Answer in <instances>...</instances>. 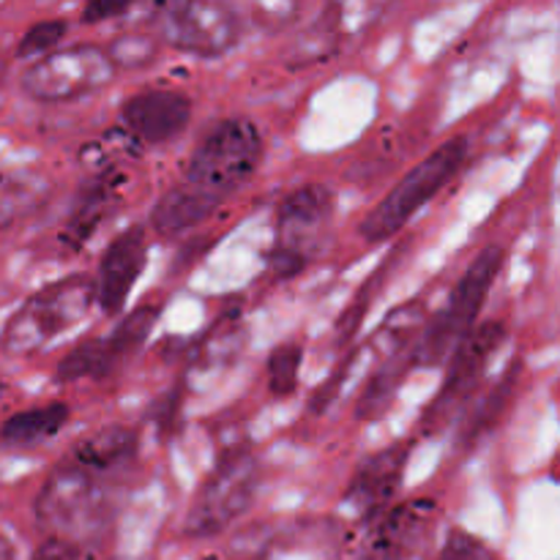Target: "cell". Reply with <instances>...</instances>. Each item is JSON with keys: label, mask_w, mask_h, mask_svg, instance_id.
<instances>
[{"label": "cell", "mask_w": 560, "mask_h": 560, "mask_svg": "<svg viewBox=\"0 0 560 560\" xmlns=\"http://www.w3.org/2000/svg\"><path fill=\"white\" fill-rule=\"evenodd\" d=\"M503 268V249L501 246H487L474 257L463 277L448 293L446 304L441 306L435 317L424 326L419 342L413 348V366L427 370L438 366L457 353L459 345L476 331L481 310H485L490 290L495 284L498 273Z\"/></svg>", "instance_id": "cell-1"}, {"label": "cell", "mask_w": 560, "mask_h": 560, "mask_svg": "<svg viewBox=\"0 0 560 560\" xmlns=\"http://www.w3.org/2000/svg\"><path fill=\"white\" fill-rule=\"evenodd\" d=\"M96 304V282L85 273H71L47 284L38 293H33L0 334V345L9 355H31L47 348L66 331L80 326L91 306Z\"/></svg>", "instance_id": "cell-2"}, {"label": "cell", "mask_w": 560, "mask_h": 560, "mask_svg": "<svg viewBox=\"0 0 560 560\" xmlns=\"http://www.w3.org/2000/svg\"><path fill=\"white\" fill-rule=\"evenodd\" d=\"M260 162V129L246 118H224L195 145L186 162L184 184L224 202L255 175Z\"/></svg>", "instance_id": "cell-3"}, {"label": "cell", "mask_w": 560, "mask_h": 560, "mask_svg": "<svg viewBox=\"0 0 560 560\" xmlns=\"http://www.w3.org/2000/svg\"><path fill=\"white\" fill-rule=\"evenodd\" d=\"M465 159H468L465 137H452L438 145L430 156L421 159L410 173H405L397 186L361 219V238L366 244H383V241L394 238L432 197L441 195L457 178Z\"/></svg>", "instance_id": "cell-4"}, {"label": "cell", "mask_w": 560, "mask_h": 560, "mask_svg": "<svg viewBox=\"0 0 560 560\" xmlns=\"http://www.w3.org/2000/svg\"><path fill=\"white\" fill-rule=\"evenodd\" d=\"M260 490V459L246 446L224 452L202 479L184 520L189 539H213L238 523Z\"/></svg>", "instance_id": "cell-5"}, {"label": "cell", "mask_w": 560, "mask_h": 560, "mask_svg": "<svg viewBox=\"0 0 560 560\" xmlns=\"http://www.w3.org/2000/svg\"><path fill=\"white\" fill-rule=\"evenodd\" d=\"M33 512L49 539H63L80 547L104 530L107 495L96 474L71 459L47 476Z\"/></svg>", "instance_id": "cell-6"}, {"label": "cell", "mask_w": 560, "mask_h": 560, "mask_svg": "<svg viewBox=\"0 0 560 560\" xmlns=\"http://www.w3.org/2000/svg\"><path fill=\"white\" fill-rule=\"evenodd\" d=\"M153 27L178 52L217 60L238 47L244 20L235 5L219 0H175L153 9Z\"/></svg>", "instance_id": "cell-7"}, {"label": "cell", "mask_w": 560, "mask_h": 560, "mask_svg": "<svg viewBox=\"0 0 560 560\" xmlns=\"http://www.w3.org/2000/svg\"><path fill=\"white\" fill-rule=\"evenodd\" d=\"M337 197L328 186L306 184L290 191L277 213V241L268 262L279 279L299 277L320 252Z\"/></svg>", "instance_id": "cell-8"}, {"label": "cell", "mask_w": 560, "mask_h": 560, "mask_svg": "<svg viewBox=\"0 0 560 560\" xmlns=\"http://www.w3.org/2000/svg\"><path fill=\"white\" fill-rule=\"evenodd\" d=\"M118 74L107 47L98 44H71L44 58L33 60L22 74V91L42 104L74 102L104 91Z\"/></svg>", "instance_id": "cell-9"}, {"label": "cell", "mask_w": 560, "mask_h": 560, "mask_svg": "<svg viewBox=\"0 0 560 560\" xmlns=\"http://www.w3.org/2000/svg\"><path fill=\"white\" fill-rule=\"evenodd\" d=\"M503 339H506V328L492 320L476 326V331L459 345L457 353L448 359V372L441 383V392L427 405L424 416H421V432L424 435H438V432L454 424V419L463 413L465 405L479 392L481 381L490 370V361L501 350Z\"/></svg>", "instance_id": "cell-10"}, {"label": "cell", "mask_w": 560, "mask_h": 560, "mask_svg": "<svg viewBox=\"0 0 560 560\" xmlns=\"http://www.w3.org/2000/svg\"><path fill=\"white\" fill-rule=\"evenodd\" d=\"M421 331H424V310H421L419 301L402 304L399 310H394L392 315L375 328V334H372L355 353H350L348 359H345V364L339 366L337 375H331L320 388H317L315 399H312V410L326 413V410L342 397L345 388L353 386L359 377H366V381H370V377L375 375L377 370H383L388 361L408 353V350L419 342Z\"/></svg>", "instance_id": "cell-11"}, {"label": "cell", "mask_w": 560, "mask_h": 560, "mask_svg": "<svg viewBox=\"0 0 560 560\" xmlns=\"http://www.w3.org/2000/svg\"><path fill=\"white\" fill-rule=\"evenodd\" d=\"M383 5L366 3H334L326 5L304 31L295 36L288 52V63L293 69H306L312 63L334 58L342 49L345 38H353L372 25Z\"/></svg>", "instance_id": "cell-12"}, {"label": "cell", "mask_w": 560, "mask_h": 560, "mask_svg": "<svg viewBox=\"0 0 560 560\" xmlns=\"http://www.w3.org/2000/svg\"><path fill=\"white\" fill-rule=\"evenodd\" d=\"M405 465H408V446H388L372 454L350 479L345 490V509L359 523H377L397 498L402 487Z\"/></svg>", "instance_id": "cell-13"}, {"label": "cell", "mask_w": 560, "mask_h": 560, "mask_svg": "<svg viewBox=\"0 0 560 560\" xmlns=\"http://www.w3.org/2000/svg\"><path fill=\"white\" fill-rule=\"evenodd\" d=\"M191 120V98L173 88H148L135 93L120 107L126 135L145 145H164L175 140Z\"/></svg>", "instance_id": "cell-14"}, {"label": "cell", "mask_w": 560, "mask_h": 560, "mask_svg": "<svg viewBox=\"0 0 560 560\" xmlns=\"http://www.w3.org/2000/svg\"><path fill=\"white\" fill-rule=\"evenodd\" d=\"M148 241L145 230L129 228L113 238V244L104 249L102 266L96 279V301L104 315H118L129 301L137 279L145 271Z\"/></svg>", "instance_id": "cell-15"}, {"label": "cell", "mask_w": 560, "mask_h": 560, "mask_svg": "<svg viewBox=\"0 0 560 560\" xmlns=\"http://www.w3.org/2000/svg\"><path fill=\"white\" fill-rule=\"evenodd\" d=\"M438 514L432 501H410L377 520L364 560H408L421 550Z\"/></svg>", "instance_id": "cell-16"}, {"label": "cell", "mask_w": 560, "mask_h": 560, "mask_svg": "<svg viewBox=\"0 0 560 560\" xmlns=\"http://www.w3.org/2000/svg\"><path fill=\"white\" fill-rule=\"evenodd\" d=\"M345 525L339 520H299L266 541L257 560H342Z\"/></svg>", "instance_id": "cell-17"}, {"label": "cell", "mask_w": 560, "mask_h": 560, "mask_svg": "<svg viewBox=\"0 0 560 560\" xmlns=\"http://www.w3.org/2000/svg\"><path fill=\"white\" fill-rule=\"evenodd\" d=\"M219 206H222V202H217L213 197L202 195L195 186L180 180L173 189L164 191L156 200V206L151 208V228L156 230L162 238H175V235L186 233V230L206 222L211 213H217Z\"/></svg>", "instance_id": "cell-18"}, {"label": "cell", "mask_w": 560, "mask_h": 560, "mask_svg": "<svg viewBox=\"0 0 560 560\" xmlns=\"http://www.w3.org/2000/svg\"><path fill=\"white\" fill-rule=\"evenodd\" d=\"M118 189L120 178L113 173L96 175V178L88 180V184L82 186L63 233V238L69 241L71 246H82L98 228H102L104 219H107L109 213L115 211V206H118Z\"/></svg>", "instance_id": "cell-19"}, {"label": "cell", "mask_w": 560, "mask_h": 560, "mask_svg": "<svg viewBox=\"0 0 560 560\" xmlns=\"http://www.w3.org/2000/svg\"><path fill=\"white\" fill-rule=\"evenodd\" d=\"M69 421V405L47 402L14 413L0 427V446L5 448H36L58 435Z\"/></svg>", "instance_id": "cell-20"}, {"label": "cell", "mask_w": 560, "mask_h": 560, "mask_svg": "<svg viewBox=\"0 0 560 560\" xmlns=\"http://www.w3.org/2000/svg\"><path fill=\"white\" fill-rule=\"evenodd\" d=\"M140 438L135 430L120 424H109L88 435L80 446L74 448V463L88 468L91 474H104V470H115L135 459Z\"/></svg>", "instance_id": "cell-21"}, {"label": "cell", "mask_w": 560, "mask_h": 560, "mask_svg": "<svg viewBox=\"0 0 560 560\" xmlns=\"http://www.w3.org/2000/svg\"><path fill=\"white\" fill-rule=\"evenodd\" d=\"M413 348H410L408 353L399 355V359L388 361L383 370H377L375 375L364 383V392H361L359 402H355V416H359L361 421H377L388 408H392L394 397H397L399 386H402V381L408 377V372L416 370Z\"/></svg>", "instance_id": "cell-22"}, {"label": "cell", "mask_w": 560, "mask_h": 560, "mask_svg": "<svg viewBox=\"0 0 560 560\" xmlns=\"http://www.w3.org/2000/svg\"><path fill=\"white\" fill-rule=\"evenodd\" d=\"M49 195V180L36 173H0V230L36 211Z\"/></svg>", "instance_id": "cell-23"}, {"label": "cell", "mask_w": 560, "mask_h": 560, "mask_svg": "<svg viewBox=\"0 0 560 560\" xmlns=\"http://www.w3.org/2000/svg\"><path fill=\"white\" fill-rule=\"evenodd\" d=\"M517 377H520V361H514V364L506 370V375L492 386V392L485 394L479 408L474 410V416H470L468 424H465V432H463L465 446H476L487 432L495 430L498 421H501L503 413L509 410V402H512L514 388H517Z\"/></svg>", "instance_id": "cell-24"}, {"label": "cell", "mask_w": 560, "mask_h": 560, "mask_svg": "<svg viewBox=\"0 0 560 560\" xmlns=\"http://www.w3.org/2000/svg\"><path fill=\"white\" fill-rule=\"evenodd\" d=\"M244 328L238 323H230V326H219L208 334L200 342V348L195 350V361H191V372L197 377H208L213 372L230 370V366L238 361L241 350H244Z\"/></svg>", "instance_id": "cell-25"}, {"label": "cell", "mask_w": 560, "mask_h": 560, "mask_svg": "<svg viewBox=\"0 0 560 560\" xmlns=\"http://www.w3.org/2000/svg\"><path fill=\"white\" fill-rule=\"evenodd\" d=\"M115 364L107 353V342L104 337L85 339L77 345L74 350L63 355L58 364L55 381L58 383H77V381H102V377L113 375Z\"/></svg>", "instance_id": "cell-26"}, {"label": "cell", "mask_w": 560, "mask_h": 560, "mask_svg": "<svg viewBox=\"0 0 560 560\" xmlns=\"http://www.w3.org/2000/svg\"><path fill=\"white\" fill-rule=\"evenodd\" d=\"M159 312L162 310L153 304L137 306L129 317H124V320L118 323V328H115L109 337H104L107 339V350H109V359H113L115 370H118L120 364H126V361H129L131 355L142 348V345H145L148 334H151L153 326H156Z\"/></svg>", "instance_id": "cell-27"}, {"label": "cell", "mask_w": 560, "mask_h": 560, "mask_svg": "<svg viewBox=\"0 0 560 560\" xmlns=\"http://www.w3.org/2000/svg\"><path fill=\"white\" fill-rule=\"evenodd\" d=\"M304 361V350L295 342L277 345L268 355V388L277 399H288L299 388V370Z\"/></svg>", "instance_id": "cell-28"}, {"label": "cell", "mask_w": 560, "mask_h": 560, "mask_svg": "<svg viewBox=\"0 0 560 560\" xmlns=\"http://www.w3.org/2000/svg\"><path fill=\"white\" fill-rule=\"evenodd\" d=\"M107 52L118 69H145L159 58V38L153 33H120L107 44Z\"/></svg>", "instance_id": "cell-29"}, {"label": "cell", "mask_w": 560, "mask_h": 560, "mask_svg": "<svg viewBox=\"0 0 560 560\" xmlns=\"http://www.w3.org/2000/svg\"><path fill=\"white\" fill-rule=\"evenodd\" d=\"M69 33V22L66 20H44L36 22L25 36L20 38V47H16V55L20 58H44V55L55 52L60 44V38Z\"/></svg>", "instance_id": "cell-30"}, {"label": "cell", "mask_w": 560, "mask_h": 560, "mask_svg": "<svg viewBox=\"0 0 560 560\" xmlns=\"http://www.w3.org/2000/svg\"><path fill=\"white\" fill-rule=\"evenodd\" d=\"M438 560H498L492 556L490 547L479 539V536L468 534L463 528L448 530V536L443 539Z\"/></svg>", "instance_id": "cell-31"}, {"label": "cell", "mask_w": 560, "mask_h": 560, "mask_svg": "<svg viewBox=\"0 0 560 560\" xmlns=\"http://www.w3.org/2000/svg\"><path fill=\"white\" fill-rule=\"evenodd\" d=\"M255 14V22L266 31H282L284 25L295 20L301 14V5L299 3H260L252 9Z\"/></svg>", "instance_id": "cell-32"}, {"label": "cell", "mask_w": 560, "mask_h": 560, "mask_svg": "<svg viewBox=\"0 0 560 560\" xmlns=\"http://www.w3.org/2000/svg\"><path fill=\"white\" fill-rule=\"evenodd\" d=\"M33 560H82V550L63 539H44L33 552Z\"/></svg>", "instance_id": "cell-33"}, {"label": "cell", "mask_w": 560, "mask_h": 560, "mask_svg": "<svg viewBox=\"0 0 560 560\" xmlns=\"http://www.w3.org/2000/svg\"><path fill=\"white\" fill-rule=\"evenodd\" d=\"M131 9V3H91L82 11V22L85 25H96V22L113 20V16L126 14Z\"/></svg>", "instance_id": "cell-34"}, {"label": "cell", "mask_w": 560, "mask_h": 560, "mask_svg": "<svg viewBox=\"0 0 560 560\" xmlns=\"http://www.w3.org/2000/svg\"><path fill=\"white\" fill-rule=\"evenodd\" d=\"M0 560H16V550L5 536H0Z\"/></svg>", "instance_id": "cell-35"}, {"label": "cell", "mask_w": 560, "mask_h": 560, "mask_svg": "<svg viewBox=\"0 0 560 560\" xmlns=\"http://www.w3.org/2000/svg\"><path fill=\"white\" fill-rule=\"evenodd\" d=\"M0 397H3V381H0Z\"/></svg>", "instance_id": "cell-36"}]
</instances>
